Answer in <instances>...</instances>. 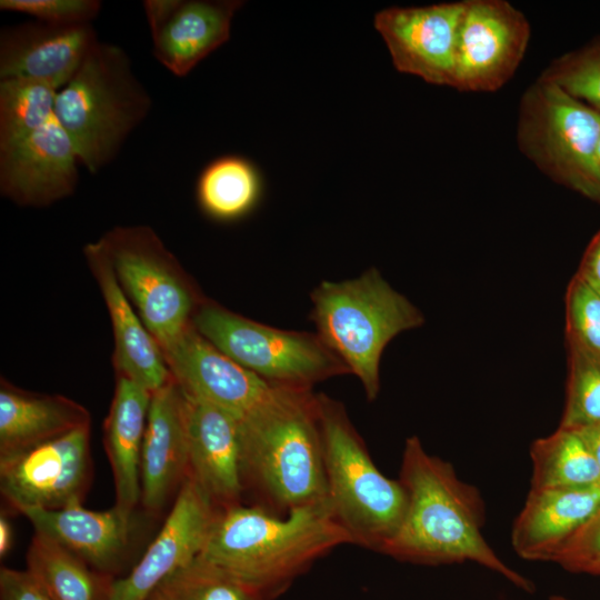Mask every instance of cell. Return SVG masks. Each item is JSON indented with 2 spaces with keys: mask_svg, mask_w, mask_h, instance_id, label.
<instances>
[{
  "mask_svg": "<svg viewBox=\"0 0 600 600\" xmlns=\"http://www.w3.org/2000/svg\"><path fill=\"white\" fill-rule=\"evenodd\" d=\"M91 481L90 424L0 456V491L12 512L82 504Z\"/></svg>",
  "mask_w": 600,
  "mask_h": 600,
  "instance_id": "10",
  "label": "cell"
},
{
  "mask_svg": "<svg viewBox=\"0 0 600 600\" xmlns=\"http://www.w3.org/2000/svg\"><path fill=\"white\" fill-rule=\"evenodd\" d=\"M598 158H599V162H600V141H599V147H598Z\"/></svg>",
  "mask_w": 600,
  "mask_h": 600,
  "instance_id": "41",
  "label": "cell"
},
{
  "mask_svg": "<svg viewBox=\"0 0 600 600\" xmlns=\"http://www.w3.org/2000/svg\"><path fill=\"white\" fill-rule=\"evenodd\" d=\"M99 241L124 293L160 348L192 324L204 299L150 227H116Z\"/></svg>",
  "mask_w": 600,
  "mask_h": 600,
  "instance_id": "9",
  "label": "cell"
},
{
  "mask_svg": "<svg viewBox=\"0 0 600 600\" xmlns=\"http://www.w3.org/2000/svg\"><path fill=\"white\" fill-rule=\"evenodd\" d=\"M39 532L51 538L94 570L120 579L136 566L146 528L157 518L144 510L118 506L103 511L74 504L59 510L24 509L20 512Z\"/></svg>",
  "mask_w": 600,
  "mask_h": 600,
  "instance_id": "12",
  "label": "cell"
},
{
  "mask_svg": "<svg viewBox=\"0 0 600 600\" xmlns=\"http://www.w3.org/2000/svg\"><path fill=\"white\" fill-rule=\"evenodd\" d=\"M566 338L600 353V294L577 274L566 293Z\"/></svg>",
  "mask_w": 600,
  "mask_h": 600,
  "instance_id": "32",
  "label": "cell"
},
{
  "mask_svg": "<svg viewBox=\"0 0 600 600\" xmlns=\"http://www.w3.org/2000/svg\"><path fill=\"white\" fill-rule=\"evenodd\" d=\"M0 9L60 27L88 24L99 14V0H1Z\"/></svg>",
  "mask_w": 600,
  "mask_h": 600,
  "instance_id": "33",
  "label": "cell"
},
{
  "mask_svg": "<svg viewBox=\"0 0 600 600\" xmlns=\"http://www.w3.org/2000/svg\"><path fill=\"white\" fill-rule=\"evenodd\" d=\"M240 0H147L153 56L177 77L187 76L230 38Z\"/></svg>",
  "mask_w": 600,
  "mask_h": 600,
  "instance_id": "16",
  "label": "cell"
},
{
  "mask_svg": "<svg viewBox=\"0 0 600 600\" xmlns=\"http://www.w3.org/2000/svg\"><path fill=\"white\" fill-rule=\"evenodd\" d=\"M600 559V508L560 547L552 562L572 572L587 573Z\"/></svg>",
  "mask_w": 600,
  "mask_h": 600,
  "instance_id": "34",
  "label": "cell"
},
{
  "mask_svg": "<svg viewBox=\"0 0 600 600\" xmlns=\"http://www.w3.org/2000/svg\"><path fill=\"white\" fill-rule=\"evenodd\" d=\"M90 423L89 411L70 398L24 391L1 380L0 456L33 447Z\"/></svg>",
  "mask_w": 600,
  "mask_h": 600,
  "instance_id": "24",
  "label": "cell"
},
{
  "mask_svg": "<svg viewBox=\"0 0 600 600\" xmlns=\"http://www.w3.org/2000/svg\"><path fill=\"white\" fill-rule=\"evenodd\" d=\"M530 489H567L600 486V469L573 430L558 428L531 444Z\"/></svg>",
  "mask_w": 600,
  "mask_h": 600,
  "instance_id": "27",
  "label": "cell"
},
{
  "mask_svg": "<svg viewBox=\"0 0 600 600\" xmlns=\"http://www.w3.org/2000/svg\"><path fill=\"white\" fill-rule=\"evenodd\" d=\"M220 510L188 476L154 539L114 581L111 600H148L161 581L201 554Z\"/></svg>",
  "mask_w": 600,
  "mask_h": 600,
  "instance_id": "14",
  "label": "cell"
},
{
  "mask_svg": "<svg viewBox=\"0 0 600 600\" xmlns=\"http://www.w3.org/2000/svg\"><path fill=\"white\" fill-rule=\"evenodd\" d=\"M246 492L272 513L329 504L318 394L279 387L241 420Z\"/></svg>",
  "mask_w": 600,
  "mask_h": 600,
  "instance_id": "3",
  "label": "cell"
},
{
  "mask_svg": "<svg viewBox=\"0 0 600 600\" xmlns=\"http://www.w3.org/2000/svg\"><path fill=\"white\" fill-rule=\"evenodd\" d=\"M318 399L330 509L352 543L382 552L404 518L406 489L376 467L343 404Z\"/></svg>",
  "mask_w": 600,
  "mask_h": 600,
  "instance_id": "6",
  "label": "cell"
},
{
  "mask_svg": "<svg viewBox=\"0 0 600 600\" xmlns=\"http://www.w3.org/2000/svg\"><path fill=\"white\" fill-rule=\"evenodd\" d=\"M78 156L56 116L24 140L0 150V191L17 204L44 207L70 196Z\"/></svg>",
  "mask_w": 600,
  "mask_h": 600,
  "instance_id": "17",
  "label": "cell"
},
{
  "mask_svg": "<svg viewBox=\"0 0 600 600\" xmlns=\"http://www.w3.org/2000/svg\"><path fill=\"white\" fill-rule=\"evenodd\" d=\"M576 274L600 294V230L589 242Z\"/></svg>",
  "mask_w": 600,
  "mask_h": 600,
  "instance_id": "36",
  "label": "cell"
},
{
  "mask_svg": "<svg viewBox=\"0 0 600 600\" xmlns=\"http://www.w3.org/2000/svg\"><path fill=\"white\" fill-rule=\"evenodd\" d=\"M148 600H272L220 566L199 556L161 581Z\"/></svg>",
  "mask_w": 600,
  "mask_h": 600,
  "instance_id": "28",
  "label": "cell"
},
{
  "mask_svg": "<svg viewBox=\"0 0 600 600\" xmlns=\"http://www.w3.org/2000/svg\"><path fill=\"white\" fill-rule=\"evenodd\" d=\"M27 570L50 600H111L117 580L39 532L28 548Z\"/></svg>",
  "mask_w": 600,
  "mask_h": 600,
  "instance_id": "25",
  "label": "cell"
},
{
  "mask_svg": "<svg viewBox=\"0 0 600 600\" xmlns=\"http://www.w3.org/2000/svg\"><path fill=\"white\" fill-rule=\"evenodd\" d=\"M91 23L60 27L28 21L0 33V80L29 79L61 89L97 43Z\"/></svg>",
  "mask_w": 600,
  "mask_h": 600,
  "instance_id": "20",
  "label": "cell"
},
{
  "mask_svg": "<svg viewBox=\"0 0 600 600\" xmlns=\"http://www.w3.org/2000/svg\"><path fill=\"white\" fill-rule=\"evenodd\" d=\"M524 14L504 0H466L457 41L453 88L492 92L521 63L530 39Z\"/></svg>",
  "mask_w": 600,
  "mask_h": 600,
  "instance_id": "11",
  "label": "cell"
},
{
  "mask_svg": "<svg viewBox=\"0 0 600 600\" xmlns=\"http://www.w3.org/2000/svg\"><path fill=\"white\" fill-rule=\"evenodd\" d=\"M0 600H50L30 572L8 567L0 569Z\"/></svg>",
  "mask_w": 600,
  "mask_h": 600,
  "instance_id": "35",
  "label": "cell"
},
{
  "mask_svg": "<svg viewBox=\"0 0 600 600\" xmlns=\"http://www.w3.org/2000/svg\"><path fill=\"white\" fill-rule=\"evenodd\" d=\"M550 600H571V599L566 598L563 596H551Z\"/></svg>",
  "mask_w": 600,
  "mask_h": 600,
  "instance_id": "40",
  "label": "cell"
},
{
  "mask_svg": "<svg viewBox=\"0 0 600 600\" xmlns=\"http://www.w3.org/2000/svg\"><path fill=\"white\" fill-rule=\"evenodd\" d=\"M140 470V506L158 518L189 473L186 394L173 378L151 394Z\"/></svg>",
  "mask_w": 600,
  "mask_h": 600,
  "instance_id": "19",
  "label": "cell"
},
{
  "mask_svg": "<svg viewBox=\"0 0 600 600\" xmlns=\"http://www.w3.org/2000/svg\"><path fill=\"white\" fill-rule=\"evenodd\" d=\"M584 442L600 469V423L573 430Z\"/></svg>",
  "mask_w": 600,
  "mask_h": 600,
  "instance_id": "37",
  "label": "cell"
},
{
  "mask_svg": "<svg viewBox=\"0 0 600 600\" xmlns=\"http://www.w3.org/2000/svg\"><path fill=\"white\" fill-rule=\"evenodd\" d=\"M517 141L544 174L600 202V111L539 78L523 93Z\"/></svg>",
  "mask_w": 600,
  "mask_h": 600,
  "instance_id": "7",
  "label": "cell"
},
{
  "mask_svg": "<svg viewBox=\"0 0 600 600\" xmlns=\"http://www.w3.org/2000/svg\"><path fill=\"white\" fill-rule=\"evenodd\" d=\"M399 480L407 492V510L382 553L423 564L470 561L527 592L534 590L484 539V504L478 489L461 481L451 463L428 453L417 436L406 441Z\"/></svg>",
  "mask_w": 600,
  "mask_h": 600,
  "instance_id": "1",
  "label": "cell"
},
{
  "mask_svg": "<svg viewBox=\"0 0 600 600\" xmlns=\"http://www.w3.org/2000/svg\"><path fill=\"white\" fill-rule=\"evenodd\" d=\"M14 542L13 526L8 510H1L0 513V558L4 559L11 551Z\"/></svg>",
  "mask_w": 600,
  "mask_h": 600,
  "instance_id": "38",
  "label": "cell"
},
{
  "mask_svg": "<svg viewBox=\"0 0 600 600\" xmlns=\"http://www.w3.org/2000/svg\"><path fill=\"white\" fill-rule=\"evenodd\" d=\"M352 543L329 504L280 516L239 503L221 509L201 557L272 600L332 549Z\"/></svg>",
  "mask_w": 600,
  "mask_h": 600,
  "instance_id": "2",
  "label": "cell"
},
{
  "mask_svg": "<svg viewBox=\"0 0 600 600\" xmlns=\"http://www.w3.org/2000/svg\"><path fill=\"white\" fill-rule=\"evenodd\" d=\"M192 326L222 353L274 386L311 389L319 381L349 373L317 333L259 323L207 299Z\"/></svg>",
  "mask_w": 600,
  "mask_h": 600,
  "instance_id": "8",
  "label": "cell"
},
{
  "mask_svg": "<svg viewBox=\"0 0 600 600\" xmlns=\"http://www.w3.org/2000/svg\"><path fill=\"white\" fill-rule=\"evenodd\" d=\"M151 107L127 53L99 40L57 92L54 116L71 139L79 162L97 173L119 153Z\"/></svg>",
  "mask_w": 600,
  "mask_h": 600,
  "instance_id": "4",
  "label": "cell"
},
{
  "mask_svg": "<svg viewBox=\"0 0 600 600\" xmlns=\"http://www.w3.org/2000/svg\"><path fill=\"white\" fill-rule=\"evenodd\" d=\"M151 392L117 376L113 398L103 423V444L116 489V506L132 511L141 501V452Z\"/></svg>",
  "mask_w": 600,
  "mask_h": 600,
  "instance_id": "23",
  "label": "cell"
},
{
  "mask_svg": "<svg viewBox=\"0 0 600 600\" xmlns=\"http://www.w3.org/2000/svg\"><path fill=\"white\" fill-rule=\"evenodd\" d=\"M599 508L600 486L530 489L512 526V548L526 560L551 561Z\"/></svg>",
  "mask_w": 600,
  "mask_h": 600,
  "instance_id": "22",
  "label": "cell"
},
{
  "mask_svg": "<svg viewBox=\"0 0 600 600\" xmlns=\"http://www.w3.org/2000/svg\"><path fill=\"white\" fill-rule=\"evenodd\" d=\"M539 78L600 111V41L557 58Z\"/></svg>",
  "mask_w": 600,
  "mask_h": 600,
  "instance_id": "31",
  "label": "cell"
},
{
  "mask_svg": "<svg viewBox=\"0 0 600 600\" xmlns=\"http://www.w3.org/2000/svg\"><path fill=\"white\" fill-rule=\"evenodd\" d=\"M201 210L218 221H233L251 212L261 199L262 177L249 159L221 156L208 163L197 181Z\"/></svg>",
  "mask_w": 600,
  "mask_h": 600,
  "instance_id": "26",
  "label": "cell"
},
{
  "mask_svg": "<svg viewBox=\"0 0 600 600\" xmlns=\"http://www.w3.org/2000/svg\"><path fill=\"white\" fill-rule=\"evenodd\" d=\"M58 89L37 80H0V150L46 126L54 117Z\"/></svg>",
  "mask_w": 600,
  "mask_h": 600,
  "instance_id": "29",
  "label": "cell"
},
{
  "mask_svg": "<svg viewBox=\"0 0 600 600\" xmlns=\"http://www.w3.org/2000/svg\"><path fill=\"white\" fill-rule=\"evenodd\" d=\"M83 253L109 312L116 374L154 392L172 378L160 346L130 304L100 241L86 244Z\"/></svg>",
  "mask_w": 600,
  "mask_h": 600,
  "instance_id": "21",
  "label": "cell"
},
{
  "mask_svg": "<svg viewBox=\"0 0 600 600\" xmlns=\"http://www.w3.org/2000/svg\"><path fill=\"white\" fill-rule=\"evenodd\" d=\"M466 1L391 7L374 16L394 68L428 83L453 88L459 26Z\"/></svg>",
  "mask_w": 600,
  "mask_h": 600,
  "instance_id": "13",
  "label": "cell"
},
{
  "mask_svg": "<svg viewBox=\"0 0 600 600\" xmlns=\"http://www.w3.org/2000/svg\"><path fill=\"white\" fill-rule=\"evenodd\" d=\"M186 416L188 476L220 509L242 503L246 483L241 420L188 394Z\"/></svg>",
  "mask_w": 600,
  "mask_h": 600,
  "instance_id": "18",
  "label": "cell"
},
{
  "mask_svg": "<svg viewBox=\"0 0 600 600\" xmlns=\"http://www.w3.org/2000/svg\"><path fill=\"white\" fill-rule=\"evenodd\" d=\"M568 380L559 428L577 430L600 423V353L567 339Z\"/></svg>",
  "mask_w": 600,
  "mask_h": 600,
  "instance_id": "30",
  "label": "cell"
},
{
  "mask_svg": "<svg viewBox=\"0 0 600 600\" xmlns=\"http://www.w3.org/2000/svg\"><path fill=\"white\" fill-rule=\"evenodd\" d=\"M587 573L600 577V559L589 568Z\"/></svg>",
  "mask_w": 600,
  "mask_h": 600,
  "instance_id": "39",
  "label": "cell"
},
{
  "mask_svg": "<svg viewBox=\"0 0 600 600\" xmlns=\"http://www.w3.org/2000/svg\"><path fill=\"white\" fill-rule=\"evenodd\" d=\"M311 301L318 337L374 400L384 348L399 333L420 327L423 314L374 268L352 280L322 281Z\"/></svg>",
  "mask_w": 600,
  "mask_h": 600,
  "instance_id": "5",
  "label": "cell"
},
{
  "mask_svg": "<svg viewBox=\"0 0 600 600\" xmlns=\"http://www.w3.org/2000/svg\"><path fill=\"white\" fill-rule=\"evenodd\" d=\"M161 350L172 378L186 394L240 420L258 411L279 388L222 353L192 324Z\"/></svg>",
  "mask_w": 600,
  "mask_h": 600,
  "instance_id": "15",
  "label": "cell"
}]
</instances>
